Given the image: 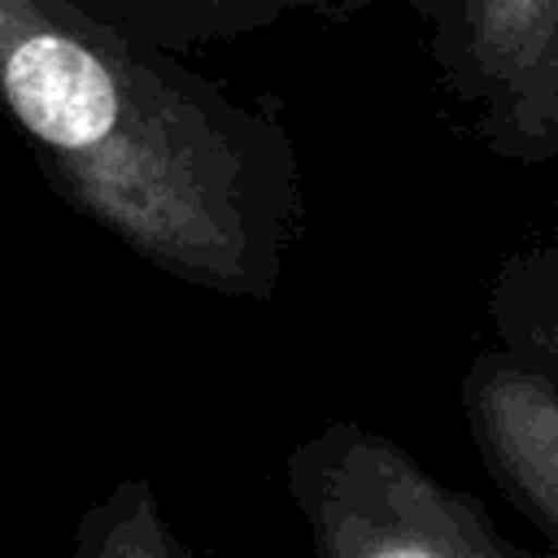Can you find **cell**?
Instances as JSON below:
<instances>
[{
	"mask_svg": "<svg viewBox=\"0 0 558 558\" xmlns=\"http://www.w3.org/2000/svg\"><path fill=\"white\" fill-rule=\"evenodd\" d=\"M0 87L48 187L161 275L270 301L305 231L275 96H231L87 0H0Z\"/></svg>",
	"mask_w": 558,
	"mask_h": 558,
	"instance_id": "6da1fadb",
	"label": "cell"
},
{
	"mask_svg": "<svg viewBox=\"0 0 558 558\" xmlns=\"http://www.w3.org/2000/svg\"><path fill=\"white\" fill-rule=\"evenodd\" d=\"M183 558H196V554H192V549H183Z\"/></svg>",
	"mask_w": 558,
	"mask_h": 558,
	"instance_id": "9c48e42d",
	"label": "cell"
},
{
	"mask_svg": "<svg viewBox=\"0 0 558 558\" xmlns=\"http://www.w3.org/2000/svg\"><path fill=\"white\" fill-rule=\"evenodd\" d=\"M484 314L497 349L558 379V222L501 257Z\"/></svg>",
	"mask_w": 558,
	"mask_h": 558,
	"instance_id": "8992f818",
	"label": "cell"
},
{
	"mask_svg": "<svg viewBox=\"0 0 558 558\" xmlns=\"http://www.w3.org/2000/svg\"><path fill=\"white\" fill-rule=\"evenodd\" d=\"M475 135L501 161L541 166L558 157V4L532 70L493 113L475 122Z\"/></svg>",
	"mask_w": 558,
	"mask_h": 558,
	"instance_id": "52a82bcc",
	"label": "cell"
},
{
	"mask_svg": "<svg viewBox=\"0 0 558 558\" xmlns=\"http://www.w3.org/2000/svg\"><path fill=\"white\" fill-rule=\"evenodd\" d=\"M70 558H183V541L166 523L153 484L126 475L83 510Z\"/></svg>",
	"mask_w": 558,
	"mask_h": 558,
	"instance_id": "ba28073f",
	"label": "cell"
},
{
	"mask_svg": "<svg viewBox=\"0 0 558 558\" xmlns=\"http://www.w3.org/2000/svg\"><path fill=\"white\" fill-rule=\"evenodd\" d=\"M118 31L170 48L192 52L209 44H235L262 35L288 17H331L344 22L375 0H87Z\"/></svg>",
	"mask_w": 558,
	"mask_h": 558,
	"instance_id": "5b68a950",
	"label": "cell"
},
{
	"mask_svg": "<svg viewBox=\"0 0 558 558\" xmlns=\"http://www.w3.org/2000/svg\"><path fill=\"white\" fill-rule=\"evenodd\" d=\"M558 0H410L440 92L493 113L532 70Z\"/></svg>",
	"mask_w": 558,
	"mask_h": 558,
	"instance_id": "277c9868",
	"label": "cell"
},
{
	"mask_svg": "<svg viewBox=\"0 0 558 558\" xmlns=\"http://www.w3.org/2000/svg\"><path fill=\"white\" fill-rule=\"evenodd\" d=\"M310 558H558L501 536L475 493L436 480L405 445L331 418L283 458Z\"/></svg>",
	"mask_w": 558,
	"mask_h": 558,
	"instance_id": "7a4b0ae2",
	"label": "cell"
},
{
	"mask_svg": "<svg viewBox=\"0 0 558 558\" xmlns=\"http://www.w3.org/2000/svg\"><path fill=\"white\" fill-rule=\"evenodd\" d=\"M480 466L558 554V379L506 349H480L458 384Z\"/></svg>",
	"mask_w": 558,
	"mask_h": 558,
	"instance_id": "3957f363",
	"label": "cell"
}]
</instances>
